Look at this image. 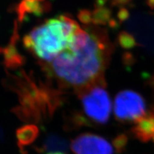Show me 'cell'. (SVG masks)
<instances>
[{
  "instance_id": "obj_1",
  "label": "cell",
  "mask_w": 154,
  "mask_h": 154,
  "mask_svg": "<svg viewBox=\"0 0 154 154\" xmlns=\"http://www.w3.org/2000/svg\"><path fill=\"white\" fill-rule=\"evenodd\" d=\"M113 45L107 32L99 26L79 28L68 48L46 65L47 71L63 88H73L77 94L90 86L105 84Z\"/></svg>"
},
{
  "instance_id": "obj_2",
  "label": "cell",
  "mask_w": 154,
  "mask_h": 154,
  "mask_svg": "<svg viewBox=\"0 0 154 154\" xmlns=\"http://www.w3.org/2000/svg\"><path fill=\"white\" fill-rule=\"evenodd\" d=\"M79 25L67 15L48 19L24 37V47L42 61L51 63L68 48Z\"/></svg>"
},
{
  "instance_id": "obj_3",
  "label": "cell",
  "mask_w": 154,
  "mask_h": 154,
  "mask_svg": "<svg viewBox=\"0 0 154 154\" xmlns=\"http://www.w3.org/2000/svg\"><path fill=\"white\" fill-rule=\"evenodd\" d=\"M84 113L98 124H106L111 113V100L105 84H98L79 92Z\"/></svg>"
},
{
  "instance_id": "obj_4",
  "label": "cell",
  "mask_w": 154,
  "mask_h": 154,
  "mask_svg": "<svg viewBox=\"0 0 154 154\" xmlns=\"http://www.w3.org/2000/svg\"><path fill=\"white\" fill-rule=\"evenodd\" d=\"M114 114L118 121L135 123L146 115L145 100L133 90L121 91L115 98Z\"/></svg>"
},
{
  "instance_id": "obj_5",
  "label": "cell",
  "mask_w": 154,
  "mask_h": 154,
  "mask_svg": "<svg viewBox=\"0 0 154 154\" xmlns=\"http://www.w3.org/2000/svg\"><path fill=\"white\" fill-rule=\"evenodd\" d=\"M113 147L106 138L90 133L79 135L71 144L75 154H113Z\"/></svg>"
},
{
  "instance_id": "obj_6",
  "label": "cell",
  "mask_w": 154,
  "mask_h": 154,
  "mask_svg": "<svg viewBox=\"0 0 154 154\" xmlns=\"http://www.w3.org/2000/svg\"><path fill=\"white\" fill-rule=\"evenodd\" d=\"M132 134L142 142H154V118L148 112L146 116L135 122V126L131 128Z\"/></svg>"
},
{
  "instance_id": "obj_7",
  "label": "cell",
  "mask_w": 154,
  "mask_h": 154,
  "mask_svg": "<svg viewBox=\"0 0 154 154\" xmlns=\"http://www.w3.org/2000/svg\"><path fill=\"white\" fill-rule=\"evenodd\" d=\"M51 9V5L48 2H41L38 0H22L17 7L18 19L20 22L24 21L26 14H32L40 16Z\"/></svg>"
},
{
  "instance_id": "obj_8",
  "label": "cell",
  "mask_w": 154,
  "mask_h": 154,
  "mask_svg": "<svg viewBox=\"0 0 154 154\" xmlns=\"http://www.w3.org/2000/svg\"><path fill=\"white\" fill-rule=\"evenodd\" d=\"M39 130L35 125H25L18 128L17 131L16 136L17 144L21 151L24 152L25 148L34 143L37 138Z\"/></svg>"
},
{
  "instance_id": "obj_9",
  "label": "cell",
  "mask_w": 154,
  "mask_h": 154,
  "mask_svg": "<svg viewBox=\"0 0 154 154\" xmlns=\"http://www.w3.org/2000/svg\"><path fill=\"white\" fill-rule=\"evenodd\" d=\"M69 149V142L64 138L56 134H50L44 139L39 148L41 152L63 153Z\"/></svg>"
},
{
  "instance_id": "obj_10",
  "label": "cell",
  "mask_w": 154,
  "mask_h": 154,
  "mask_svg": "<svg viewBox=\"0 0 154 154\" xmlns=\"http://www.w3.org/2000/svg\"><path fill=\"white\" fill-rule=\"evenodd\" d=\"M16 34L13 35L11 43L7 47L0 49L3 54L5 63L7 68H17L22 66L24 63V58L18 52L14 44L15 40H17L15 38Z\"/></svg>"
},
{
  "instance_id": "obj_11",
  "label": "cell",
  "mask_w": 154,
  "mask_h": 154,
  "mask_svg": "<svg viewBox=\"0 0 154 154\" xmlns=\"http://www.w3.org/2000/svg\"><path fill=\"white\" fill-rule=\"evenodd\" d=\"M111 10L108 7H96L92 11V24L94 26L109 24L111 20Z\"/></svg>"
},
{
  "instance_id": "obj_12",
  "label": "cell",
  "mask_w": 154,
  "mask_h": 154,
  "mask_svg": "<svg viewBox=\"0 0 154 154\" xmlns=\"http://www.w3.org/2000/svg\"><path fill=\"white\" fill-rule=\"evenodd\" d=\"M117 42L119 46L124 49H131L140 45L136 42L134 35L126 31H121L119 34Z\"/></svg>"
},
{
  "instance_id": "obj_13",
  "label": "cell",
  "mask_w": 154,
  "mask_h": 154,
  "mask_svg": "<svg viewBox=\"0 0 154 154\" xmlns=\"http://www.w3.org/2000/svg\"><path fill=\"white\" fill-rule=\"evenodd\" d=\"M128 141V138L125 134H120L117 136L113 140V144L116 151L121 152L126 147V145Z\"/></svg>"
},
{
  "instance_id": "obj_14",
  "label": "cell",
  "mask_w": 154,
  "mask_h": 154,
  "mask_svg": "<svg viewBox=\"0 0 154 154\" xmlns=\"http://www.w3.org/2000/svg\"><path fill=\"white\" fill-rule=\"evenodd\" d=\"M78 18L83 24H92V11L88 9H81L78 13Z\"/></svg>"
},
{
  "instance_id": "obj_15",
  "label": "cell",
  "mask_w": 154,
  "mask_h": 154,
  "mask_svg": "<svg viewBox=\"0 0 154 154\" xmlns=\"http://www.w3.org/2000/svg\"><path fill=\"white\" fill-rule=\"evenodd\" d=\"M130 12L126 7H122L119 9V10L117 13V17H118L119 22L121 23L125 22L127 19L129 18Z\"/></svg>"
},
{
  "instance_id": "obj_16",
  "label": "cell",
  "mask_w": 154,
  "mask_h": 154,
  "mask_svg": "<svg viewBox=\"0 0 154 154\" xmlns=\"http://www.w3.org/2000/svg\"><path fill=\"white\" fill-rule=\"evenodd\" d=\"M131 2V0H111V6H116V7L121 6L122 7L123 6L128 5Z\"/></svg>"
},
{
  "instance_id": "obj_17",
  "label": "cell",
  "mask_w": 154,
  "mask_h": 154,
  "mask_svg": "<svg viewBox=\"0 0 154 154\" xmlns=\"http://www.w3.org/2000/svg\"><path fill=\"white\" fill-rule=\"evenodd\" d=\"M124 63H126V65H131L133 63H134V58L133 57L132 54L131 53H126L124 54Z\"/></svg>"
},
{
  "instance_id": "obj_18",
  "label": "cell",
  "mask_w": 154,
  "mask_h": 154,
  "mask_svg": "<svg viewBox=\"0 0 154 154\" xmlns=\"http://www.w3.org/2000/svg\"><path fill=\"white\" fill-rule=\"evenodd\" d=\"M146 4L151 10H154V0H146Z\"/></svg>"
},
{
  "instance_id": "obj_19",
  "label": "cell",
  "mask_w": 154,
  "mask_h": 154,
  "mask_svg": "<svg viewBox=\"0 0 154 154\" xmlns=\"http://www.w3.org/2000/svg\"><path fill=\"white\" fill-rule=\"evenodd\" d=\"M4 140H5V134H4L2 128L0 126V142L4 141Z\"/></svg>"
},
{
  "instance_id": "obj_20",
  "label": "cell",
  "mask_w": 154,
  "mask_h": 154,
  "mask_svg": "<svg viewBox=\"0 0 154 154\" xmlns=\"http://www.w3.org/2000/svg\"><path fill=\"white\" fill-rule=\"evenodd\" d=\"M49 154H63V153H49Z\"/></svg>"
},
{
  "instance_id": "obj_21",
  "label": "cell",
  "mask_w": 154,
  "mask_h": 154,
  "mask_svg": "<svg viewBox=\"0 0 154 154\" xmlns=\"http://www.w3.org/2000/svg\"><path fill=\"white\" fill-rule=\"evenodd\" d=\"M38 1L41 2H46V0H38Z\"/></svg>"
}]
</instances>
